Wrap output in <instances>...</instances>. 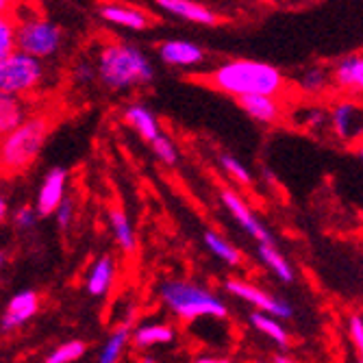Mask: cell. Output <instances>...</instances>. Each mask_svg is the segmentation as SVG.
<instances>
[{
    "mask_svg": "<svg viewBox=\"0 0 363 363\" xmlns=\"http://www.w3.org/2000/svg\"><path fill=\"white\" fill-rule=\"evenodd\" d=\"M350 337H352V344L359 352V361H363V318L361 315H352L350 318Z\"/></svg>",
    "mask_w": 363,
    "mask_h": 363,
    "instance_id": "obj_32",
    "label": "cell"
},
{
    "mask_svg": "<svg viewBox=\"0 0 363 363\" xmlns=\"http://www.w3.org/2000/svg\"><path fill=\"white\" fill-rule=\"evenodd\" d=\"M333 83V77L331 72H328L326 68H322V65H311V68H307L298 81H296V85H298L305 94L309 96H320L328 89V85Z\"/></svg>",
    "mask_w": 363,
    "mask_h": 363,
    "instance_id": "obj_23",
    "label": "cell"
},
{
    "mask_svg": "<svg viewBox=\"0 0 363 363\" xmlns=\"http://www.w3.org/2000/svg\"><path fill=\"white\" fill-rule=\"evenodd\" d=\"M38 209L35 207H18L16 213H13V224L22 230L30 228L33 224H35V218H38Z\"/></svg>",
    "mask_w": 363,
    "mask_h": 363,
    "instance_id": "obj_31",
    "label": "cell"
},
{
    "mask_svg": "<svg viewBox=\"0 0 363 363\" xmlns=\"http://www.w3.org/2000/svg\"><path fill=\"white\" fill-rule=\"evenodd\" d=\"M163 11H168L177 18L196 22V24H205V26H213L220 22V16L216 11H211L205 5L198 3H189V0H159L157 3Z\"/></svg>",
    "mask_w": 363,
    "mask_h": 363,
    "instance_id": "obj_15",
    "label": "cell"
},
{
    "mask_svg": "<svg viewBox=\"0 0 363 363\" xmlns=\"http://www.w3.org/2000/svg\"><path fill=\"white\" fill-rule=\"evenodd\" d=\"M207 85L233 96L235 101L244 96H279L285 89V77L272 63L257 59L226 61L207 74Z\"/></svg>",
    "mask_w": 363,
    "mask_h": 363,
    "instance_id": "obj_1",
    "label": "cell"
},
{
    "mask_svg": "<svg viewBox=\"0 0 363 363\" xmlns=\"http://www.w3.org/2000/svg\"><path fill=\"white\" fill-rule=\"evenodd\" d=\"M205 246L218 259H222L224 263H228V266H240V263H242V255L233 246H230L226 240H222V235L213 233V230H205Z\"/></svg>",
    "mask_w": 363,
    "mask_h": 363,
    "instance_id": "obj_26",
    "label": "cell"
},
{
    "mask_svg": "<svg viewBox=\"0 0 363 363\" xmlns=\"http://www.w3.org/2000/svg\"><path fill=\"white\" fill-rule=\"evenodd\" d=\"M238 105L261 124H274L283 116V107L274 96H244L238 98Z\"/></svg>",
    "mask_w": 363,
    "mask_h": 363,
    "instance_id": "obj_16",
    "label": "cell"
},
{
    "mask_svg": "<svg viewBox=\"0 0 363 363\" xmlns=\"http://www.w3.org/2000/svg\"><path fill=\"white\" fill-rule=\"evenodd\" d=\"M98 16L111 24L126 26L133 30H144L155 22L150 13H146L144 9L128 7V5H103V7H98Z\"/></svg>",
    "mask_w": 363,
    "mask_h": 363,
    "instance_id": "obj_14",
    "label": "cell"
},
{
    "mask_svg": "<svg viewBox=\"0 0 363 363\" xmlns=\"http://www.w3.org/2000/svg\"><path fill=\"white\" fill-rule=\"evenodd\" d=\"M72 218H74V203H72V198H65L63 201V205L59 207V211H57V222H59V226L65 230L70 224H72Z\"/></svg>",
    "mask_w": 363,
    "mask_h": 363,
    "instance_id": "obj_33",
    "label": "cell"
},
{
    "mask_svg": "<svg viewBox=\"0 0 363 363\" xmlns=\"http://www.w3.org/2000/svg\"><path fill=\"white\" fill-rule=\"evenodd\" d=\"M0 220H7V198L3 196V198H0Z\"/></svg>",
    "mask_w": 363,
    "mask_h": 363,
    "instance_id": "obj_36",
    "label": "cell"
},
{
    "mask_svg": "<svg viewBox=\"0 0 363 363\" xmlns=\"http://www.w3.org/2000/svg\"><path fill=\"white\" fill-rule=\"evenodd\" d=\"M224 289L230 291L233 296H240L242 301L250 303L261 313H268V315H272L277 320H285V318H291L294 315V309H291L289 303H285L281 298H274V296H270L266 289H261L257 285H250V283H244V281H235V279H228L224 283Z\"/></svg>",
    "mask_w": 363,
    "mask_h": 363,
    "instance_id": "obj_7",
    "label": "cell"
},
{
    "mask_svg": "<svg viewBox=\"0 0 363 363\" xmlns=\"http://www.w3.org/2000/svg\"><path fill=\"white\" fill-rule=\"evenodd\" d=\"M194 363H230L228 359H220V357H201L196 359Z\"/></svg>",
    "mask_w": 363,
    "mask_h": 363,
    "instance_id": "obj_35",
    "label": "cell"
},
{
    "mask_svg": "<svg viewBox=\"0 0 363 363\" xmlns=\"http://www.w3.org/2000/svg\"><path fill=\"white\" fill-rule=\"evenodd\" d=\"M272 363H296V361H294V359H289V357H285V354H274Z\"/></svg>",
    "mask_w": 363,
    "mask_h": 363,
    "instance_id": "obj_37",
    "label": "cell"
},
{
    "mask_svg": "<svg viewBox=\"0 0 363 363\" xmlns=\"http://www.w3.org/2000/svg\"><path fill=\"white\" fill-rule=\"evenodd\" d=\"M98 79L105 87L113 91H124L130 87L148 85L155 79L150 59L135 46L128 44H109L98 55L96 65Z\"/></svg>",
    "mask_w": 363,
    "mask_h": 363,
    "instance_id": "obj_2",
    "label": "cell"
},
{
    "mask_svg": "<svg viewBox=\"0 0 363 363\" xmlns=\"http://www.w3.org/2000/svg\"><path fill=\"white\" fill-rule=\"evenodd\" d=\"M18 48V24L7 16L0 20V61L11 57Z\"/></svg>",
    "mask_w": 363,
    "mask_h": 363,
    "instance_id": "obj_28",
    "label": "cell"
},
{
    "mask_svg": "<svg viewBox=\"0 0 363 363\" xmlns=\"http://www.w3.org/2000/svg\"><path fill=\"white\" fill-rule=\"evenodd\" d=\"M331 77H333V85L337 89L363 94V55H352V57L340 59L333 65Z\"/></svg>",
    "mask_w": 363,
    "mask_h": 363,
    "instance_id": "obj_13",
    "label": "cell"
},
{
    "mask_svg": "<svg viewBox=\"0 0 363 363\" xmlns=\"http://www.w3.org/2000/svg\"><path fill=\"white\" fill-rule=\"evenodd\" d=\"M331 130L342 142H357L363 138V105L342 101L331 111Z\"/></svg>",
    "mask_w": 363,
    "mask_h": 363,
    "instance_id": "obj_8",
    "label": "cell"
},
{
    "mask_svg": "<svg viewBox=\"0 0 363 363\" xmlns=\"http://www.w3.org/2000/svg\"><path fill=\"white\" fill-rule=\"evenodd\" d=\"M220 198H222V203H224V207L230 211V216H233L238 222H240V226L246 230V233L250 235V238H255L259 244H268V246H274V240H272V235H270V230L263 226L261 222H259V218L250 211V207L242 201V198L235 194V191H230V189H222V194H220Z\"/></svg>",
    "mask_w": 363,
    "mask_h": 363,
    "instance_id": "obj_9",
    "label": "cell"
},
{
    "mask_svg": "<svg viewBox=\"0 0 363 363\" xmlns=\"http://www.w3.org/2000/svg\"><path fill=\"white\" fill-rule=\"evenodd\" d=\"M159 57L172 68H196L205 61L203 48L187 40H168L159 44Z\"/></svg>",
    "mask_w": 363,
    "mask_h": 363,
    "instance_id": "obj_11",
    "label": "cell"
},
{
    "mask_svg": "<svg viewBox=\"0 0 363 363\" xmlns=\"http://www.w3.org/2000/svg\"><path fill=\"white\" fill-rule=\"evenodd\" d=\"M44 81V65L40 59L16 50L0 61V91L7 96H22L38 89Z\"/></svg>",
    "mask_w": 363,
    "mask_h": 363,
    "instance_id": "obj_5",
    "label": "cell"
},
{
    "mask_svg": "<svg viewBox=\"0 0 363 363\" xmlns=\"http://www.w3.org/2000/svg\"><path fill=\"white\" fill-rule=\"evenodd\" d=\"M142 363H155V359H150V357H144V359H142Z\"/></svg>",
    "mask_w": 363,
    "mask_h": 363,
    "instance_id": "obj_39",
    "label": "cell"
},
{
    "mask_svg": "<svg viewBox=\"0 0 363 363\" xmlns=\"http://www.w3.org/2000/svg\"><path fill=\"white\" fill-rule=\"evenodd\" d=\"M172 340H174V328L168 324H142L133 333V342L140 348H150L157 344H170Z\"/></svg>",
    "mask_w": 363,
    "mask_h": 363,
    "instance_id": "obj_22",
    "label": "cell"
},
{
    "mask_svg": "<svg viewBox=\"0 0 363 363\" xmlns=\"http://www.w3.org/2000/svg\"><path fill=\"white\" fill-rule=\"evenodd\" d=\"M220 163H222V168L233 177L238 183H244V185H250L252 179H250V172L246 170L244 163H240L235 157H230V155H222L220 157Z\"/></svg>",
    "mask_w": 363,
    "mask_h": 363,
    "instance_id": "obj_30",
    "label": "cell"
},
{
    "mask_svg": "<svg viewBox=\"0 0 363 363\" xmlns=\"http://www.w3.org/2000/svg\"><path fill=\"white\" fill-rule=\"evenodd\" d=\"M98 72H94L91 70V65L89 63H81L79 68H77V79L79 81H85V83H89V81H94V77H96Z\"/></svg>",
    "mask_w": 363,
    "mask_h": 363,
    "instance_id": "obj_34",
    "label": "cell"
},
{
    "mask_svg": "<svg viewBox=\"0 0 363 363\" xmlns=\"http://www.w3.org/2000/svg\"><path fill=\"white\" fill-rule=\"evenodd\" d=\"M61 28L40 16L26 18L18 24V50L35 59L52 57L61 48Z\"/></svg>",
    "mask_w": 363,
    "mask_h": 363,
    "instance_id": "obj_6",
    "label": "cell"
},
{
    "mask_svg": "<svg viewBox=\"0 0 363 363\" xmlns=\"http://www.w3.org/2000/svg\"><path fill=\"white\" fill-rule=\"evenodd\" d=\"M357 155L363 159V140H361V142H359V146H357Z\"/></svg>",
    "mask_w": 363,
    "mask_h": 363,
    "instance_id": "obj_38",
    "label": "cell"
},
{
    "mask_svg": "<svg viewBox=\"0 0 363 363\" xmlns=\"http://www.w3.org/2000/svg\"><path fill=\"white\" fill-rule=\"evenodd\" d=\"M109 224H111V230H113V238L118 242V246L124 250V252H135L138 248V240H135V230L130 226L126 213L120 209V207H111L109 209Z\"/></svg>",
    "mask_w": 363,
    "mask_h": 363,
    "instance_id": "obj_20",
    "label": "cell"
},
{
    "mask_svg": "<svg viewBox=\"0 0 363 363\" xmlns=\"http://www.w3.org/2000/svg\"><path fill=\"white\" fill-rule=\"evenodd\" d=\"M52 124V116L40 113L28 118L18 130L5 138L3 142V168L5 174H20L30 168L40 157L48 130Z\"/></svg>",
    "mask_w": 363,
    "mask_h": 363,
    "instance_id": "obj_4",
    "label": "cell"
},
{
    "mask_svg": "<svg viewBox=\"0 0 363 363\" xmlns=\"http://www.w3.org/2000/svg\"><path fill=\"white\" fill-rule=\"evenodd\" d=\"M26 120H28L26 109L18 96H7V94L0 96V133L5 138L11 135Z\"/></svg>",
    "mask_w": 363,
    "mask_h": 363,
    "instance_id": "obj_19",
    "label": "cell"
},
{
    "mask_svg": "<svg viewBox=\"0 0 363 363\" xmlns=\"http://www.w3.org/2000/svg\"><path fill=\"white\" fill-rule=\"evenodd\" d=\"M159 296L177 318L191 322L196 318H226V305L207 287L189 281H166L159 287Z\"/></svg>",
    "mask_w": 363,
    "mask_h": 363,
    "instance_id": "obj_3",
    "label": "cell"
},
{
    "mask_svg": "<svg viewBox=\"0 0 363 363\" xmlns=\"http://www.w3.org/2000/svg\"><path fill=\"white\" fill-rule=\"evenodd\" d=\"M257 252H259V259H261L263 263H266V266H268L283 283H291V281H294V272H291V268H289L287 259H285L274 246L259 244Z\"/></svg>",
    "mask_w": 363,
    "mask_h": 363,
    "instance_id": "obj_25",
    "label": "cell"
},
{
    "mask_svg": "<svg viewBox=\"0 0 363 363\" xmlns=\"http://www.w3.org/2000/svg\"><path fill=\"white\" fill-rule=\"evenodd\" d=\"M359 363H363V361H359Z\"/></svg>",
    "mask_w": 363,
    "mask_h": 363,
    "instance_id": "obj_40",
    "label": "cell"
},
{
    "mask_svg": "<svg viewBox=\"0 0 363 363\" xmlns=\"http://www.w3.org/2000/svg\"><path fill=\"white\" fill-rule=\"evenodd\" d=\"M150 146H152V152H155L163 163H166V166H174V163H177L179 152H177V146H174V142H172L170 138L161 135V138H157Z\"/></svg>",
    "mask_w": 363,
    "mask_h": 363,
    "instance_id": "obj_29",
    "label": "cell"
},
{
    "mask_svg": "<svg viewBox=\"0 0 363 363\" xmlns=\"http://www.w3.org/2000/svg\"><path fill=\"white\" fill-rule=\"evenodd\" d=\"M124 120H126L130 126H133L148 144H152L157 138L163 135V133H161V128H159L157 118L152 116V111H148V109L142 107V105H130V107H126V109H124Z\"/></svg>",
    "mask_w": 363,
    "mask_h": 363,
    "instance_id": "obj_18",
    "label": "cell"
},
{
    "mask_svg": "<svg viewBox=\"0 0 363 363\" xmlns=\"http://www.w3.org/2000/svg\"><path fill=\"white\" fill-rule=\"evenodd\" d=\"M85 342H81V340H72V342H65V344H61V346H57L48 357H46V361L44 363H74V361H79L83 354H85Z\"/></svg>",
    "mask_w": 363,
    "mask_h": 363,
    "instance_id": "obj_27",
    "label": "cell"
},
{
    "mask_svg": "<svg viewBox=\"0 0 363 363\" xmlns=\"http://www.w3.org/2000/svg\"><path fill=\"white\" fill-rule=\"evenodd\" d=\"M250 324L263 335H268L274 344H279V346L289 344V335L285 331V326L277 318H272L268 313H261V311H255V313H250Z\"/></svg>",
    "mask_w": 363,
    "mask_h": 363,
    "instance_id": "obj_24",
    "label": "cell"
},
{
    "mask_svg": "<svg viewBox=\"0 0 363 363\" xmlns=\"http://www.w3.org/2000/svg\"><path fill=\"white\" fill-rule=\"evenodd\" d=\"M40 309V298L33 289H22L7 303V309L3 313V333L16 331L18 326L28 322Z\"/></svg>",
    "mask_w": 363,
    "mask_h": 363,
    "instance_id": "obj_12",
    "label": "cell"
},
{
    "mask_svg": "<svg viewBox=\"0 0 363 363\" xmlns=\"http://www.w3.org/2000/svg\"><path fill=\"white\" fill-rule=\"evenodd\" d=\"M113 277H116V261L111 255H103L98 257L96 263L91 266L89 274H87V283H85V289L89 296H96V298H101L105 296L113 283Z\"/></svg>",
    "mask_w": 363,
    "mask_h": 363,
    "instance_id": "obj_17",
    "label": "cell"
},
{
    "mask_svg": "<svg viewBox=\"0 0 363 363\" xmlns=\"http://www.w3.org/2000/svg\"><path fill=\"white\" fill-rule=\"evenodd\" d=\"M65 183H68V170L65 168H52L42 181L40 194H38V213L40 216H50L57 213L59 207L65 201Z\"/></svg>",
    "mask_w": 363,
    "mask_h": 363,
    "instance_id": "obj_10",
    "label": "cell"
},
{
    "mask_svg": "<svg viewBox=\"0 0 363 363\" xmlns=\"http://www.w3.org/2000/svg\"><path fill=\"white\" fill-rule=\"evenodd\" d=\"M130 326H133V315H128L118 331L107 340V344L103 346L101 350V357H98V363H118L126 344H128V337H130Z\"/></svg>",
    "mask_w": 363,
    "mask_h": 363,
    "instance_id": "obj_21",
    "label": "cell"
}]
</instances>
